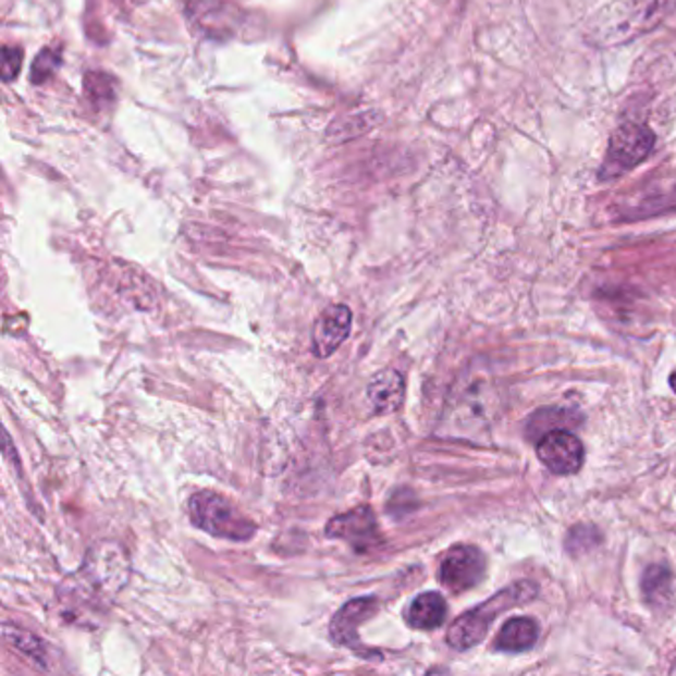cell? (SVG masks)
<instances>
[{
	"instance_id": "8992f818",
	"label": "cell",
	"mask_w": 676,
	"mask_h": 676,
	"mask_svg": "<svg viewBox=\"0 0 676 676\" xmlns=\"http://www.w3.org/2000/svg\"><path fill=\"white\" fill-rule=\"evenodd\" d=\"M654 137L649 125L643 123H622L610 137L607 153L599 169L601 181H615L625 173L641 165L647 157L653 153Z\"/></svg>"
},
{
	"instance_id": "52a82bcc",
	"label": "cell",
	"mask_w": 676,
	"mask_h": 676,
	"mask_svg": "<svg viewBox=\"0 0 676 676\" xmlns=\"http://www.w3.org/2000/svg\"><path fill=\"white\" fill-rule=\"evenodd\" d=\"M487 574V557L477 545L451 548L439 567V579L453 593H465L477 588Z\"/></svg>"
},
{
	"instance_id": "d6986e66",
	"label": "cell",
	"mask_w": 676,
	"mask_h": 676,
	"mask_svg": "<svg viewBox=\"0 0 676 676\" xmlns=\"http://www.w3.org/2000/svg\"><path fill=\"white\" fill-rule=\"evenodd\" d=\"M601 543V533L591 524H579L571 528L566 538V550L571 555H583L595 550Z\"/></svg>"
},
{
	"instance_id": "7c38bea8",
	"label": "cell",
	"mask_w": 676,
	"mask_h": 676,
	"mask_svg": "<svg viewBox=\"0 0 676 676\" xmlns=\"http://www.w3.org/2000/svg\"><path fill=\"white\" fill-rule=\"evenodd\" d=\"M367 400L379 415L400 409L405 400V379L397 369H383L367 385Z\"/></svg>"
},
{
	"instance_id": "4fadbf2b",
	"label": "cell",
	"mask_w": 676,
	"mask_h": 676,
	"mask_svg": "<svg viewBox=\"0 0 676 676\" xmlns=\"http://www.w3.org/2000/svg\"><path fill=\"white\" fill-rule=\"evenodd\" d=\"M446 601L437 591H427L413 599L405 611V622L417 631L439 629L446 619Z\"/></svg>"
},
{
	"instance_id": "8fae6325",
	"label": "cell",
	"mask_w": 676,
	"mask_h": 676,
	"mask_svg": "<svg viewBox=\"0 0 676 676\" xmlns=\"http://www.w3.org/2000/svg\"><path fill=\"white\" fill-rule=\"evenodd\" d=\"M325 533L328 538L352 543L355 550L361 552L378 540V520L369 506H357L355 511L345 512L328 521Z\"/></svg>"
},
{
	"instance_id": "9a60e30c",
	"label": "cell",
	"mask_w": 676,
	"mask_h": 676,
	"mask_svg": "<svg viewBox=\"0 0 676 676\" xmlns=\"http://www.w3.org/2000/svg\"><path fill=\"white\" fill-rule=\"evenodd\" d=\"M671 583H673V574L668 567L663 564H651L644 569L643 589L644 599L651 605H663L671 598Z\"/></svg>"
},
{
	"instance_id": "30bf717a",
	"label": "cell",
	"mask_w": 676,
	"mask_h": 676,
	"mask_svg": "<svg viewBox=\"0 0 676 676\" xmlns=\"http://www.w3.org/2000/svg\"><path fill=\"white\" fill-rule=\"evenodd\" d=\"M352 310L344 304H333L320 314L311 330V354L328 359L335 354L352 333Z\"/></svg>"
},
{
	"instance_id": "3957f363",
	"label": "cell",
	"mask_w": 676,
	"mask_h": 676,
	"mask_svg": "<svg viewBox=\"0 0 676 676\" xmlns=\"http://www.w3.org/2000/svg\"><path fill=\"white\" fill-rule=\"evenodd\" d=\"M676 11V0H613L589 21L588 40L599 48L631 42Z\"/></svg>"
},
{
	"instance_id": "e0dca14e",
	"label": "cell",
	"mask_w": 676,
	"mask_h": 676,
	"mask_svg": "<svg viewBox=\"0 0 676 676\" xmlns=\"http://www.w3.org/2000/svg\"><path fill=\"white\" fill-rule=\"evenodd\" d=\"M564 427H577V415L571 410L562 409H542L533 415L528 421V434H533L538 439H542L543 434L552 433L555 429Z\"/></svg>"
},
{
	"instance_id": "7a4b0ae2",
	"label": "cell",
	"mask_w": 676,
	"mask_h": 676,
	"mask_svg": "<svg viewBox=\"0 0 676 676\" xmlns=\"http://www.w3.org/2000/svg\"><path fill=\"white\" fill-rule=\"evenodd\" d=\"M496 393L487 371L468 367L448 393L434 433L455 441H478L492 427Z\"/></svg>"
},
{
	"instance_id": "6da1fadb",
	"label": "cell",
	"mask_w": 676,
	"mask_h": 676,
	"mask_svg": "<svg viewBox=\"0 0 676 676\" xmlns=\"http://www.w3.org/2000/svg\"><path fill=\"white\" fill-rule=\"evenodd\" d=\"M132 576L130 555L122 543H94L74 576L66 577L58 588V599L66 613L84 623L101 615L122 593Z\"/></svg>"
},
{
	"instance_id": "277c9868",
	"label": "cell",
	"mask_w": 676,
	"mask_h": 676,
	"mask_svg": "<svg viewBox=\"0 0 676 676\" xmlns=\"http://www.w3.org/2000/svg\"><path fill=\"white\" fill-rule=\"evenodd\" d=\"M538 591L540 588L533 581H526V579L502 589L475 610L466 611L460 617H456L446 632V643L451 644L455 651H468L477 647L487 637L490 625L496 622L500 613L520 607L524 603L532 601L538 595Z\"/></svg>"
},
{
	"instance_id": "ba28073f",
	"label": "cell",
	"mask_w": 676,
	"mask_h": 676,
	"mask_svg": "<svg viewBox=\"0 0 676 676\" xmlns=\"http://www.w3.org/2000/svg\"><path fill=\"white\" fill-rule=\"evenodd\" d=\"M538 458L548 470L560 477L576 475L583 466L586 451L576 434L555 429L552 433L543 434L536 446Z\"/></svg>"
},
{
	"instance_id": "5b68a950",
	"label": "cell",
	"mask_w": 676,
	"mask_h": 676,
	"mask_svg": "<svg viewBox=\"0 0 676 676\" xmlns=\"http://www.w3.org/2000/svg\"><path fill=\"white\" fill-rule=\"evenodd\" d=\"M189 518L193 526L214 538L246 542L255 538L256 524L231 500L212 490H200L189 499Z\"/></svg>"
},
{
	"instance_id": "5bb4252c",
	"label": "cell",
	"mask_w": 676,
	"mask_h": 676,
	"mask_svg": "<svg viewBox=\"0 0 676 676\" xmlns=\"http://www.w3.org/2000/svg\"><path fill=\"white\" fill-rule=\"evenodd\" d=\"M540 625L530 617H514L504 623L496 637V649L502 653H524L538 643Z\"/></svg>"
},
{
	"instance_id": "ac0fdd59",
	"label": "cell",
	"mask_w": 676,
	"mask_h": 676,
	"mask_svg": "<svg viewBox=\"0 0 676 676\" xmlns=\"http://www.w3.org/2000/svg\"><path fill=\"white\" fill-rule=\"evenodd\" d=\"M676 211V190L673 193H656L651 197H644L643 200L635 202L629 209L623 211L625 221H637V219H647L659 212Z\"/></svg>"
},
{
	"instance_id": "44dd1931",
	"label": "cell",
	"mask_w": 676,
	"mask_h": 676,
	"mask_svg": "<svg viewBox=\"0 0 676 676\" xmlns=\"http://www.w3.org/2000/svg\"><path fill=\"white\" fill-rule=\"evenodd\" d=\"M668 383H671V388H673V391L676 393V371H673V376H671V381H668Z\"/></svg>"
},
{
	"instance_id": "9c48e42d",
	"label": "cell",
	"mask_w": 676,
	"mask_h": 676,
	"mask_svg": "<svg viewBox=\"0 0 676 676\" xmlns=\"http://www.w3.org/2000/svg\"><path fill=\"white\" fill-rule=\"evenodd\" d=\"M378 607L379 601L376 598H357L347 601L344 607L333 615L332 623H330L332 641L342 644V647H349L352 651L366 656V659L379 656V653L366 651L359 635H357V627L361 623H366L369 617H373Z\"/></svg>"
},
{
	"instance_id": "ffe728a7",
	"label": "cell",
	"mask_w": 676,
	"mask_h": 676,
	"mask_svg": "<svg viewBox=\"0 0 676 676\" xmlns=\"http://www.w3.org/2000/svg\"><path fill=\"white\" fill-rule=\"evenodd\" d=\"M2 62H4V67H2V76L7 82H11L14 76H19V72H21V64H23V52H21V48H4V52H2Z\"/></svg>"
},
{
	"instance_id": "2e32d148",
	"label": "cell",
	"mask_w": 676,
	"mask_h": 676,
	"mask_svg": "<svg viewBox=\"0 0 676 676\" xmlns=\"http://www.w3.org/2000/svg\"><path fill=\"white\" fill-rule=\"evenodd\" d=\"M2 635H4L7 643H11L16 651L26 654L36 665H40L42 668L48 666V654H46L45 643L38 637H34L33 632L23 631V629L12 627V625L7 623Z\"/></svg>"
}]
</instances>
